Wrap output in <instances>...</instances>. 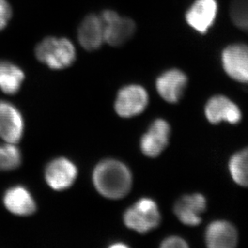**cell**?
<instances>
[{"instance_id": "5b68a950", "label": "cell", "mask_w": 248, "mask_h": 248, "mask_svg": "<svg viewBox=\"0 0 248 248\" xmlns=\"http://www.w3.org/2000/svg\"><path fill=\"white\" fill-rule=\"evenodd\" d=\"M148 101L145 89L140 85L131 84L120 90L115 102V109L120 117H135L145 110Z\"/></svg>"}, {"instance_id": "8fae6325", "label": "cell", "mask_w": 248, "mask_h": 248, "mask_svg": "<svg viewBox=\"0 0 248 248\" xmlns=\"http://www.w3.org/2000/svg\"><path fill=\"white\" fill-rule=\"evenodd\" d=\"M78 176L75 165L64 157L55 159L48 164L45 170L47 184L53 190H63L70 187Z\"/></svg>"}, {"instance_id": "7402d4cb", "label": "cell", "mask_w": 248, "mask_h": 248, "mask_svg": "<svg viewBox=\"0 0 248 248\" xmlns=\"http://www.w3.org/2000/svg\"><path fill=\"white\" fill-rule=\"evenodd\" d=\"M161 248H188V244L186 242L179 236L167 237L162 241L161 244Z\"/></svg>"}, {"instance_id": "d6986e66", "label": "cell", "mask_w": 248, "mask_h": 248, "mask_svg": "<svg viewBox=\"0 0 248 248\" xmlns=\"http://www.w3.org/2000/svg\"><path fill=\"white\" fill-rule=\"evenodd\" d=\"M21 163L19 149L12 143L0 145V170H12Z\"/></svg>"}, {"instance_id": "603a6c76", "label": "cell", "mask_w": 248, "mask_h": 248, "mask_svg": "<svg viewBox=\"0 0 248 248\" xmlns=\"http://www.w3.org/2000/svg\"><path fill=\"white\" fill-rule=\"evenodd\" d=\"M111 247H112V248H126V245L123 244H113V245H112Z\"/></svg>"}, {"instance_id": "3957f363", "label": "cell", "mask_w": 248, "mask_h": 248, "mask_svg": "<svg viewBox=\"0 0 248 248\" xmlns=\"http://www.w3.org/2000/svg\"><path fill=\"white\" fill-rule=\"evenodd\" d=\"M124 222L129 229L141 234L155 229L161 222L157 203L150 198L139 199L124 212Z\"/></svg>"}, {"instance_id": "4fadbf2b", "label": "cell", "mask_w": 248, "mask_h": 248, "mask_svg": "<svg viewBox=\"0 0 248 248\" xmlns=\"http://www.w3.org/2000/svg\"><path fill=\"white\" fill-rule=\"evenodd\" d=\"M187 84L185 73L178 69H170L162 73L156 81L160 96L170 103H177L183 96Z\"/></svg>"}, {"instance_id": "ba28073f", "label": "cell", "mask_w": 248, "mask_h": 248, "mask_svg": "<svg viewBox=\"0 0 248 248\" xmlns=\"http://www.w3.org/2000/svg\"><path fill=\"white\" fill-rule=\"evenodd\" d=\"M205 113L209 122L214 124L222 122L236 124L242 119L241 111L236 104L222 95H217L209 100L205 107Z\"/></svg>"}, {"instance_id": "ffe728a7", "label": "cell", "mask_w": 248, "mask_h": 248, "mask_svg": "<svg viewBox=\"0 0 248 248\" xmlns=\"http://www.w3.org/2000/svg\"><path fill=\"white\" fill-rule=\"evenodd\" d=\"M230 12L234 24L242 30L248 31V0H232Z\"/></svg>"}, {"instance_id": "7a4b0ae2", "label": "cell", "mask_w": 248, "mask_h": 248, "mask_svg": "<svg viewBox=\"0 0 248 248\" xmlns=\"http://www.w3.org/2000/svg\"><path fill=\"white\" fill-rule=\"evenodd\" d=\"M35 54L39 61L52 69L67 68L76 59L75 47L64 38H46L37 45Z\"/></svg>"}, {"instance_id": "9c48e42d", "label": "cell", "mask_w": 248, "mask_h": 248, "mask_svg": "<svg viewBox=\"0 0 248 248\" xmlns=\"http://www.w3.org/2000/svg\"><path fill=\"white\" fill-rule=\"evenodd\" d=\"M24 133L20 112L12 104L0 101V138L7 143L19 142Z\"/></svg>"}, {"instance_id": "8992f818", "label": "cell", "mask_w": 248, "mask_h": 248, "mask_svg": "<svg viewBox=\"0 0 248 248\" xmlns=\"http://www.w3.org/2000/svg\"><path fill=\"white\" fill-rule=\"evenodd\" d=\"M222 66L227 75L239 82L248 84V46L232 45L222 55Z\"/></svg>"}, {"instance_id": "277c9868", "label": "cell", "mask_w": 248, "mask_h": 248, "mask_svg": "<svg viewBox=\"0 0 248 248\" xmlns=\"http://www.w3.org/2000/svg\"><path fill=\"white\" fill-rule=\"evenodd\" d=\"M103 23L105 41L112 46H120L134 35L135 24L128 18L120 16L117 12L107 10L101 16Z\"/></svg>"}, {"instance_id": "e0dca14e", "label": "cell", "mask_w": 248, "mask_h": 248, "mask_svg": "<svg viewBox=\"0 0 248 248\" xmlns=\"http://www.w3.org/2000/svg\"><path fill=\"white\" fill-rule=\"evenodd\" d=\"M23 71L8 61H0V89L7 94L19 91L24 81Z\"/></svg>"}, {"instance_id": "30bf717a", "label": "cell", "mask_w": 248, "mask_h": 248, "mask_svg": "<svg viewBox=\"0 0 248 248\" xmlns=\"http://www.w3.org/2000/svg\"><path fill=\"white\" fill-rule=\"evenodd\" d=\"M206 198L201 194H186L176 202L173 211L183 224L194 227L202 222L201 215L206 210Z\"/></svg>"}, {"instance_id": "5bb4252c", "label": "cell", "mask_w": 248, "mask_h": 248, "mask_svg": "<svg viewBox=\"0 0 248 248\" xmlns=\"http://www.w3.org/2000/svg\"><path fill=\"white\" fill-rule=\"evenodd\" d=\"M205 241L211 248H232L236 246L238 232L234 225L225 220L211 222L205 232Z\"/></svg>"}, {"instance_id": "52a82bcc", "label": "cell", "mask_w": 248, "mask_h": 248, "mask_svg": "<svg viewBox=\"0 0 248 248\" xmlns=\"http://www.w3.org/2000/svg\"><path fill=\"white\" fill-rule=\"evenodd\" d=\"M170 136V127L163 119L155 120L140 139V150L150 157H156L166 149Z\"/></svg>"}, {"instance_id": "9a60e30c", "label": "cell", "mask_w": 248, "mask_h": 248, "mask_svg": "<svg viewBox=\"0 0 248 248\" xmlns=\"http://www.w3.org/2000/svg\"><path fill=\"white\" fill-rule=\"evenodd\" d=\"M80 45L86 50H96L105 41L103 23L101 17L90 15L83 20L78 31Z\"/></svg>"}, {"instance_id": "2e32d148", "label": "cell", "mask_w": 248, "mask_h": 248, "mask_svg": "<svg viewBox=\"0 0 248 248\" xmlns=\"http://www.w3.org/2000/svg\"><path fill=\"white\" fill-rule=\"evenodd\" d=\"M3 202L6 208L16 216H30L36 209L31 194L23 186H15L7 190Z\"/></svg>"}, {"instance_id": "6da1fadb", "label": "cell", "mask_w": 248, "mask_h": 248, "mask_svg": "<svg viewBox=\"0 0 248 248\" xmlns=\"http://www.w3.org/2000/svg\"><path fill=\"white\" fill-rule=\"evenodd\" d=\"M94 186L107 199H119L130 191L133 184L131 171L117 160L100 162L93 174Z\"/></svg>"}, {"instance_id": "7c38bea8", "label": "cell", "mask_w": 248, "mask_h": 248, "mask_svg": "<svg viewBox=\"0 0 248 248\" xmlns=\"http://www.w3.org/2000/svg\"><path fill=\"white\" fill-rule=\"evenodd\" d=\"M217 12L216 0H196L186 12V19L194 30L204 34L213 25Z\"/></svg>"}, {"instance_id": "44dd1931", "label": "cell", "mask_w": 248, "mask_h": 248, "mask_svg": "<svg viewBox=\"0 0 248 248\" xmlns=\"http://www.w3.org/2000/svg\"><path fill=\"white\" fill-rule=\"evenodd\" d=\"M12 16V8L7 0H0V31L6 27Z\"/></svg>"}, {"instance_id": "ac0fdd59", "label": "cell", "mask_w": 248, "mask_h": 248, "mask_svg": "<svg viewBox=\"0 0 248 248\" xmlns=\"http://www.w3.org/2000/svg\"><path fill=\"white\" fill-rule=\"evenodd\" d=\"M229 170L234 183L248 187V147L239 150L231 157Z\"/></svg>"}]
</instances>
